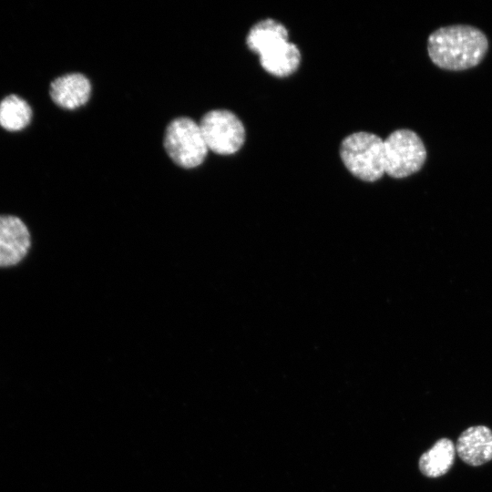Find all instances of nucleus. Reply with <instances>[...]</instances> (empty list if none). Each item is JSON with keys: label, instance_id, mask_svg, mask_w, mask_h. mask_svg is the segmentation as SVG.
Listing matches in <instances>:
<instances>
[{"label": "nucleus", "instance_id": "nucleus-1", "mask_svg": "<svg viewBox=\"0 0 492 492\" xmlns=\"http://www.w3.org/2000/svg\"><path fill=\"white\" fill-rule=\"evenodd\" d=\"M488 48L486 35L468 25H452L433 31L427 39V52L438 67L450 71L477 66Z\"/></svg>", "mask_w": 492, "mask_h": 492}, {"label": "nucleus", "instance_id": "nucleus-2", "mask_svg": "<svg viewBox=\"0 0 492 492\" xmlns=\"http://www.w3.org/2000/svg\"><path fill=\"white\" fill-rule=\"evenodd\" d=\"M340 156L346 169L356 178L376 181L384 174V139L359 131L347 136L341 144Z\"/></svg>", "mask_w": 492, "mask_h": 492}, {"label": "nucleus", "instance_id": "nucleus-3", "mask_svg": "<svg viewBox=\"0 0 492 492\" xmlns=\"http://www.w3.org/2000/svg\"><path fill=\"white\" fill-rule=\"evenodd\" d=\"M164 148L177 165L186 169L200 166L209 150L200 125L186 117L177 118L168 125Z\"/></svg>", "mask_w": 492, "mask_h": 492}, {"label": "nucleus", "instance_id": "nucleus-4", "mask_svg": "<svg viewBox=\"0 0 492 492\" xmlns=\"http://www.w3.org/2000/svg\"><path fill=\"white\" fill-rule=\"evenodd\" d=\"M384 173L395 179L408 177L423 167L426 149L413 130L402 128L384 139Z\"/></svg>", "mask_w": 492, "mask_h": 492}, {"label": "nucleus", "instance_id": "nucleus-5", "mask_svg": "<svg viewBox=\"0 0 492 492\" xmlns=\"http://www.w3.org/2000/svg\"><path fill=\"white\" fill-rule=\"evenodd\" d=\"M199 125L208 149L217 154H233L244 143V126L239 118L229 110H210L202 117Z\"/></svg>", "mask_w": 492, "mask_h": 492}, {"label": "nucleus", "instance_id": "nucleus-6", "mask_svg": "<svg viewBox=\"0 0 492 492\" xmlns=\"http://www.w3.org/2000/svg\"><path fill=\"white\" fill-rule=\"evenodd\" d=\"M30 234L17 217L0 215V267L16 264L26 254Z\"/></svg>", "mask_w": 492, "mask_h": 492}, {"label": "nucleus", "instance_id": "nucleus-7", "mask_svg": "<svg viewBox=\"0 0 492 492\" xmlns=\"http://www.w3.org/2000/svg\"><path fill=\"white\" fill-rule=\"evenodd\" d=\"M456 452L466 464L478 466L492 460V430L485 425L470 426L457 438Z\"/></svg>", "mask_w": 492, "mask_h": 492}, {"label": "nucleus", "instance_id": "nucleus-8", "mask_svg": "<svg viewBox=\"0 0 492 492\" xmlns=\"http://www.w3.org/2000/svg\"><path fill=\"white\" fill-rule=\"evenodd\" d=\"M50 97L60 108L76 109L85 105L91 95V84L81 73L61 76L50 84Z\"/></svg>", "mask_w": 492, "mask_h": 492}, {"label": "nucleus", "instance_id": "nucleus-9", "mask_svg": "<svg viewBox=\"0 0 492 492\" xmlns=\"http://www.w3.org/2000/svg\"><path fill=\"white\" fill-rule=\"evenodd\" d=\"M261 67L270 74L284 77L297 70L301 53L297 46L289 40L275 44L259 55Z\"/></svg>", "mask_w": 492, "mask_h": 492}, {"label": "nucleus", "instance_id": "nucleus-10", "mask_svg": "<svg viewBox=\"0 0 492 492\" xmlns=\"http://www.w3.org/2000/svg\"><path fill=\"white\" fill-rule=\"evenodd\" d=\"M456 446L452 440L441 438L419 458V469L427 477H438L449 471L454 464Z\"/></svg>", "mask_w": 492, "mask_h": 492}, {"label": "nucleus", "instance_id": "nucleus-11", "mask_svg": "<svg viewBox=\"0 0 492 492\" xmlns=\"http://www.w3.org/2000/svg\"><path fill=\"white\" fill-rule=\"evenodd\" d=\"M289 40L287 28L280 22L266 18L256 23L246 38L248 47L260 55L280 42Z\"/></svg>", "mask_w": 492, "mask_h": 492}, {"label": "nucleus", "instance_id": "nucleus-12", "mask_svg": "<svg viewBox=\"0 0 492 492\" xmlns=\"http://www.w3.org/2000/svg\"><path fill=\"white\" fill-rule=\"evenodd\" d=\"M32 110L21 97L10 95L0 103V126L9 131H18L29 124Z\"/></svg>", "mask_w": 492, "mask_h": 492}]
</instances>
